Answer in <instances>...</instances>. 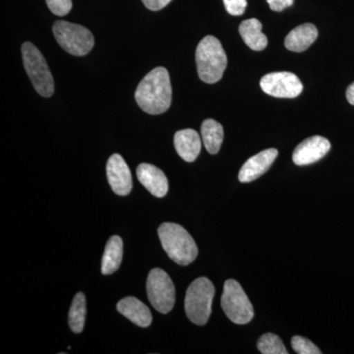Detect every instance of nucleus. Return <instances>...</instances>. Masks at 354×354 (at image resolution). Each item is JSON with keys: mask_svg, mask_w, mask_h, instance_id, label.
I'll list each match as a JSON object with an SVG mask.
<instances>
[{"mask_svg": "<svg viewBox=\"0 0 354 354\" xmlns=\"http://www.w3.org/2000/svg\"><path fill=\"white\" fill-rule=\"evenodd\" d=\"M221 308L232 322L245 325L251 322L254 309L245 291L235 279H227L221 295Z\"/></svg>", "mask_w": 354, "mask_h": 354, "instance_id": "obj_7", "label": "nucleus"}, {"mask_svg": "<svg viewBox=\"0 0 354 354\" xmlns=\"http://www.w3.org/2000/svg\"><path fill=\"white\" fill-rule=\"evenodd\" d=\"M278 155L277 149H268L248 158L239 171V181L242 183H248L259 178L274 164Z\"/></svg>", "mask_w": 354, "mask_h": 354, "instance_id": "obj_12", "label": "nucleus"}, {"mask_svg": "<svg viewBox=\"0 0 354 354\" xmlns=\"http://www.w3.org/2000/svg\"><path fill=\"white\" fill-rule=\"evenodd\" d=\"M197 71L203 82L215 84L223 78L227 68V57L221 41L214 36H207L198 44Z\"/></svg>", "mask_w": 354, "mask_h": 354, "instance_id": "obj_3", "label": "nucleus"}, {"mask_svg": "<svg viewBox=\"0 0 354 354\" xmlns=\"http://www.w3.org/2000/svg\"><path fill=\"white\" fill-rule=\"evenodd\" d=\"M123 258V242L120 236L113 235L106 242L102 259V274H113L120 269Z\"/></svg>", "mask_w": 354, "mask_h": 354, "instance_id": "obj_17", "label": "nucleus"}, {"mask_svg": "<svg viewBox=\"0 0 354 354\" xmlns=\"http://www.w3.org/2000/svg\"><path fill=\"white\" fill-rule=\"evenodd\" d=\"M291 346L298 354H321L322 351L306 337L295 335L291 339Z\"/></svg>", "mask_w": 354, "mask_h": 354, "instance_id": "obj_22", "label": "nucleus"}, {"mask_svg": "<svg viewBox=\"0 0 354 354\" xmlns=\"http://www.w3.org/2000/svg\"><path fill=\"white\" fill-rule=\"evenodd\" d=\"M140 183L155 197L162 198L169 191V180L158 167L150 164H141L136 169Z\"/></svg>", "mask_w": 354, "mask_h": 354, "instance_id": "obj_13", "label": "nucleus"}, {"mask_svg": "<svg viewBox=\"0 0 354 354\" xmlns=\"http://www.w3.org/2000/svg\"><path fill=\"white\" fill-rule=\"evenodd\" d=\"M106 176L111 189L120 196H127L132 190V176L124 158L113 153L106 165Z\"/></svg>", "mask_w": 354, "mask_h": 354, "instance_id": "obj_10", "label": "nucleus"}, {"mask_svg": "<svg viewBox=\"0 0 354 354\" xmlns=\"http://www.w3.org/2000/svg\"><path fill=\"white\" fill-rule=\"evenodd\" d=\"M201 133L206 150L212 155L218 153L223 141V128L221 123L214 120H206L202 123Z\"/></svg>", "mask_w": 354, "mask_h": 354, "instance_id": "obj_19", "label": "nucleus"}, {"mask_svg": "<svg viewBox=\"0 0 354 354\" xmlns=\"http://www.w3.org/2000/svg\"><path fill=\"white\" fill-rule=\"evenodd\" d=\"M329 140L322 136H312L304 140L295 148L292 160L297 165H308L318 162L329 152Z\"/></svg>", "mask_w": 354, "mask_h": 354, "instance_id": "obj_11", "label": "nucleus"}, {"mask_svg": "<svg viewBox=\"0 0 354 354\" xmlns=\"http://www.w3.org/2000/svg\"><path fill=\"white\" fill-rule=\"evenodd\" d=\"M147 293L153 308L162 314H167L176 304V288L171 277L164 270L153 269L147 279Z\"/></svg>", "mask_w": 354, "mask_h": 354, "instance_id": "obj_8", "label": "nucleus"}, {"mask_svg": "<svg viewBox=\"0 0 354 354\" xmlns=\"http://www.w3.org/2000/svg\"><path fill=\"white\" fill-rule=\"evenodd\" d=\"M293 1L295 0H267L270 8L272 10L277 11V12H281L288 7L292 6Z\"/></svg>", "mask_w": 354, "mask_h": 354, "instance_id": "obj_25", "label": "nucleus"}, {"mask_svg": "<svg viewBox=\"0 0 354 354\" xmlns=\"http://www.w3.org/2000/svg\"><path fill=\"white\" fill-rule=\"evenodd\" d=\"M174 147L177 153L187 162H194L201 152V138L193 129H183L174 135Z\"/></svg>", "mask_w": 354, "mask_h": 354, "instance_id": "obj_15", "label": "nucleus"}, {"mask_svg": "<svg viewBox=\"0 0 354 354\" xmlns=\"http://www.w3.org/2000/svg\"><path fill=\"white\" fill-rule=\"evenodd\" d=\"M215 297V286L209 279L198 278L186 291L184 307L191 322L204 326L212 313V304Z\"/></svg>", "mask_w": 354, "mask_h": 354, "instance_id": "obj_4", "label": "nucleus"}, {"mask_svg": "<svg viewBox=\"0 0 354 354\" xmlns=\"http://www.w3.org/2000/svg\"><path fill=\"white\" fill-rule=\"evenodd\" d=\"M22 55L26 72L37 92L44 97H51L55 93V82L41 51L30 41H26L22 46Z\"/></svg>", "mask_w": 354, "mask_h": 354, "instance_id": "obj_5", "label": "nucleus"}, {"mask_svg": "<svg viewBox=\"0 0 354 354\" xmlns=\"http://www.w3.org/2000/svg\"><path fill=\"white\" fill-rule=\"evenodd\" d=\"M116 308L120 314L138 327L147 328L152 324L153 317L150 309L136 297L123 298L118 302Z\"/></svg>", "mask_w": 354, "mask_h": 354, "instance_id": "obj_14", "label": "nucleus"}, {"mask_svg": "<svg viewBox=\"0 0 354 354\" xmlns=\"http://www.w3.org/2000/svg\"><path fill=\"white\" fill-rule=\"evenodd\" d=\"M171 0H142L147 8L153 11H158L164 8Z\"/></svg>", "mask_w": 354, "mask_h": 354, "instance_id": "obj_26", "label": "nucleus"}, {"mask_svg": "<svg viewBox=\"0 0 354 354\" xmlns=\"http://www.w3.org/2000/svg\"><path fill=\"white\" fill-rule=\"evenodd\" d=\"M225 9L230 15L241 16L247 7V0H223Z\"/></svg>", "mask_w": 354, "mask_h": 354, "instance_id": "obj_24", "label": "nucleus"}, {"mask_svg": "<svg viewBox=\"0 0 354 354\" xmlns=\"http://www.w3.org/2000/svg\"><path fill=\"white\" fill-rule=\"evenodd\" d=\"M87 314V301L83 292H78L74 297L69 310L68 322L72 332L80 334L85 326Z\"/></svg>", "mask_w": 354, "mask_h": 354, "instance_id": "obj_20", "label": "nucleus"}, {"mask_svg": "<svg viewBox=\"0 0 354 354\" xmlns=\"http://www.w3.org/2000/svg\"><path fill=\"white\" fill-rule=\"evenodd\" d=\"M53 31L58 44L70 55L83 57L94 48V36L83 26L57 21Z\"/></svg>", "mask_w": 354, "mask_h": 354, "instance_id": "obj_6", "label": "nucleus"}, {"mask_svg": "<svg viewBox=\"0 0 354 354\" xmlns=\"http://www.w3.org/2000/svg\"><path fill=\"white\" fill-rule=\"evenodd\" d=\"M48 8L57 16H65L72 8V0H46Z\"/></svg>", "mask_w": 354, "mask_h": 354, "instance_id": "obj_23", "label": "nucleus"}, {"mask_svg": "<svg viewBox=\"0 0 354 354\" xmlns=\"http://www.w3.org/2000/svg\"><path fill=\"white\" fill-rule=\"evenodd\" d=\"M171 78L165 67H157L147 74L135 92V100L142 111L153 115L171 108Z\"/></svg>", "mask_w": 354, "mask_h": 354, "instance_id": "obj_1", "label": "nucleus"}, {"mask_svg": "<svg viewBox=\"0 0 354 354\" xmlns=\"http://www.w3.org/2000/svg\"><path fill=\"white\" fill-rule=\"evenodd\" d=\"M165 253L176 264L187 266L196 259L198 247L189 232L180 225L164 223L158 230Z\"/></svg>", "mask_w": 354, "mask_h": 354, "instance_id": "obj_2", "label": "nucleus"}, {"mask_svg": "<svg viewBox=\"0 0 354 354\" xmlns=\"http://www.w3.org/2000/svg\"><path fill=\"white\" fill-rule=\"evenodd\" d=\"M346 99H348L349 104L354 106V82L349 85L348 90H346Z\"/></svg>", "mask_w": 354, "mask_h": 354, "instance_id": "obj_27", "label": "nucleus"}, {"mask_svg": "<svg viewBox=\"0 0 354 354\" xmlns=\"http://www.w3.org/2000/svg\"><path fill=\"white\" fill-rule=\"evenodd\" d=\"M318 38V30L313 24L306 23L295 28L288 32L285 39V46L288 50L302 53Z\"/></svg>", "mask_w": 354, "mask_h": 354, "instance_id": "obj_16", "label": "nucleus"}, {"mask_svg": "<svg viewBox=\"0 0 354 354\" xmlns=\"http://www.w3.org/2000/svg\"><path fill=\"white\" fill-rule=\"evenodd\" d=\"M258 349L263 354H288L285 344L278 335L272 334L263 335L257 342Z\"/></svg>", "mask_w": 354, "mask_h": 354, "instance_id": "obj_21", "label": "nucleus"}, {"mask_svg": "<svg viewBox=\"0 0 354 354\" xmlns=\"http://www.w3.org/2000/svg\"><path fill=\"white\" fill-rule=\"evenodd\" d=\"M239 32L244 43L253 50H265L268 39L262 32V24L259 20L252 18L243 21L239 26Z\"/></svg>", "mask_w": 354, "mask_h": 354, "instance_id": "obj_18", "label": "nucleus"}, {"mask_svg": "<svg viewBox=\"0 0 354 354\" xmlns=\"http://www.w3.org/2000/svg\"><path fill=\"white\" fill-rule=\"evenodd\" d=\"M261 88L266 94L281 99H293L301 94L304 85L291 72H272L262 77Z\"/></svg>", "mask_w": 354, "mask_h": 354, "instance_id": "obj_9", "label": "nucleus"}]
</instances>
